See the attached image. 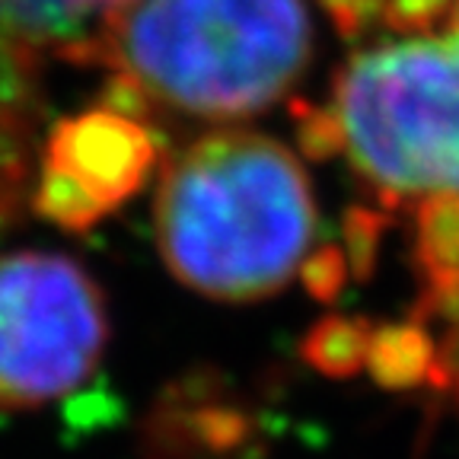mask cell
<instances>
[{
    "instance_id": "8992f818",
    "label": "cell",
    "mask_w": 459,
    "mask_h": 459,
    "mask_svg": "<svg viewBox=\"0 0 459 459\" xmlns=\"http://www.w3.org/2000/svg\"><path fill=\"white\" fill-rule=\"evenodd\" d=\"M39 131L36 45L0 22V230L29 198Z\"/></svg>"
},
{
    "instance_id": "ba28073f",
    "label": "cell",
    "mask_w": 459,
    "mask_h": 459,
    "mask_svg": "<svg viewBox=\"0 0 459 459\" xmlns=\"http://www.w3.org/2000/svg\"><path fill=\"white\" fill-rule=\"evenodd\" d=\"M418 265L428 290L459 284V195H430L418 208Z\"/></svg>"
},
{
    "instance_id": "6da1fadb",
    "label": "cell",
    "mask_w": 459,
    "mask_h": 459,
    "mask_svg": "<svg viewBox=\"0 0 459 459\" xmlns=\"http://www.w3.org/2000/svg\"><path fill=\"white\" fill-rule=\"evenodd\" d=\"M153 223L160 255L182 284L249 303L300 268L316 204L287 147L252 131H217L166 163Z\"/></svg>"
},
{
    "instance_id": "5b68a950",
    "label": "cell",
    "mask_w": 459,
    "mask_h": 459,
    "mask_svg": "<svg viewBox=\"0 0 459 459\" xmlns=\"http://www.w3.org/2000/svg\"><path fill=\"white\" fill-rule=\"evenodd\" d=\"M157 141L115 108L83 112L48 137L32 204L65 230H90L137 192L153 169Z\"/></svg>"
},
{
    "instance_id": "8fae6325",
    "label": "cell",
    "mask_w": 459,
    "mask_h": 459,
    "mask_svg": "<svg viewBox=\"0 0 459 459\" xmlns=\"http://www.w3.org/2000/svg\"><path fill=\"white\" fill-rule=\"evenodd\" d=\"M453 0H386L383 20L395 29H428L450 10Z\"/></svg>"
},
{
    "instance_id": "7a4b0ae2",
    "label": "cell",
    "mask_w": 459,
    "mask_h": 459,
    "mask_svg": "<svg viewBox=\"0 0 459 459\" xmlns=\"http://www.w3.org/2000/svg\"><path fill=\"white\" fill-rule=\"evenodd\" d=\"M90 57L166 106L246 115L300 77L309 16L303 0H128L106 16Z\"/></svg>"
},
{
    "instance_id": "4fadbf2b",
    "label": "cell",
    "mask_w": 459,
    "mask_h": 459,
    "mask_svg": "<svg viewBox=\"0 0 459 459\" xmlns=\"http://www.w3.org/2000/svg\"><path fill=\"white\" fill-rule=\"evenodd\" d=\"M307 281L316 294L332 297L338 290V284H342V255H335V252L316 255L307 265Z\"/></svg>"
},
{
    "instance_id": "52a82bcc",
    "label": "cell",
    "mask_w": 459,
    "mask_h": 459,
    "mask_svg": "<svg viewBox=\"0 0 459 459\" xmlns=\"http://www.w3.org/2000/svg\"><path fill=\"white\" fill-rule=\"evenodd\" d=\"M128 0H0V22L29 45H51L86 61L112 10Z\"/></svg>"
},
{
    "instance_id": "30bf717a",
    "label": "cell",
    "mask_w": 459,
    "mask_h": 459,
    "mask_svg": "<svg viewBox=\"0 0 459 459\" xmlns=\"http://www.w3.org/2000/svg\"><path fill=\"white\" fill-rule=\"evenodd\" d=\"M364 323L354 319H329V323L316 325V332L309 335L307 354L316 367H323L325 373H344L358 370L360 360H367V348H370V335L364 332Z\"/></svg>"
},
{
    "instance_id": "277c9868",
    "label": "cell",
    "mask_w": 459,
    "mask_h": 459,
    "mask_svg": "<svg viewBox=\"0 0 459 459\" xmlns=\"http://www.w3.org/2000/svg\"><path fill=\"white\" fill-rule=\"evenodd\" d=\"M108 338L96 281L65 255L0 258V409H39L96 370Z\"/></svg>"
},
{
    "instance_id": "9c48e42d",
    "label": "cell",
    "mask_w": 459,
    "mask_h": 459,
    "mask_svg": "<svg viewBox=\"0 0 459 459\" xmlns=\"http://www.w3.org/2000/svg\"><path fill=\"white\" fill-rule=\"evenodd\" d=\"M367 360L377 380L389 386H411V383L430 380L434 373V338L415 325L380 329L370 335Z\"/></svg>"
},
{
    "instance_id": "7c38bea8",
    "label": "cell",
    "mask_w": 459,
    "mask_h": 459,
    "mask_svg": "<svg viewBox=\"0 0 459 459\" xmlns=\"http://www.w3.org/2000/svg\"><path fill=\"white\" fill-rule=\"evenodd\" d=\"M323 4L344 36H360L367 26L383 20L386 10V0H323Z\"/></svg>"
},
{
    "instance_id": "3957f363",
    "label": "cell",
    "mask_w": 459,
    "mask_h": 459,
    "mask_svg": "<svg viewBox=\"0 0 459 459\" xmlns=\"http://www.w3.org/2000/svg\"><path fill=\"white\" fill-rule=\"evenodd\" d=\"M329 115L338 151L386 198L459 195V29L354 55Z\"/></svg>"
}]
</instances>
